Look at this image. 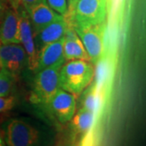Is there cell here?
Listing matches in <instances>:
<instances>
[{
	"instance_id": "obj_1",
	"label": "cell",
	"mask_w": 146,
	"mask_h": 146,
	"mask_svg": "<svg viewBox=\"0 0 146 146\" xmlns=\"http://www.w3.org/2000/svg\"><path fill=\"white\" fill-rule=\"evenodd\" d=\"M0 129L7 146H49L51 141L48 131L29 118H11Z\"/></svg>"
},
{
	"instance_id": "obj_2",
	"label": "cell",
	"mask_w": 146,
	"mask_h": 146,
	"mask_svg": "<svg viewBox=\"0 0 146 146\" xmlns=\"http://www.w3.org/2000/svg\"><path fill=\"white\" fill-rule=\"evenodd\" d=\"M94 76V65L90 61L65 60L59 71V87L76 98L91 84Z\"/></svg>"
},
{
	"instance_id": "obj_3",
	"label": "cell",
	"mask_w": 146,
	"mask_h": 146,
	"mask_svg": "<svg viewBox=\"0 0 146 146\" xmlns=\"http://www.w3.org/2000/svg\"><path fill=\"white\" fill-rule=\"evenodd\" d=\"M68 22L83 43L91 63L94 65L98 64L104 54L105 22L98 25L76 21Z\"/></svg>"
},
{
	"instance_id": "obj_4",
	"label": "cell",
	"mask_w": 146,
	"mask_h": 146,
	"mask_svg": "<svg viewBox=\"0 0 146 146\" xmlns=\"http://www.w3.org/2000/svg\"><path fill=\"white\" fill-rule=\"evenodd\" d=\"M68 7L65 18L69 21L98 25L106 21V0H73Z\"/></svg>"
},
{
	"instance_id": "obj_5",
	"label": "cell",
	"mask_w": 146,
	"mask_h": 146,
	"mask_svg": "<svg viewBox=\"0 0 146 146\" xmlns=\"http://www.w3.org/2000/svg\"><path fill=\"white\" fill-rule=\"evenodd\" d=\"M65 61H61L49 68L35 72L33 85L34 101L44 107L57 92L59 87V71Z\"/></svg>"
},
{
	"instance_id": "obj_6",
	"label": "cell",
	"mask_w": 146,
	"mask_h": 146,
	"mask_svg": "<svg viewBox=\"0 0 146 146\" xmlns=\"http://www.w3.org/2000/svg\"><path fill=\"white\" fill-rule=\"evenodd\" d=\"M45 108L58 123L64 124L70 122L76 113V98L59 88Z\"/></svg>"
},
{
	"instance_id": "obj_7",
	"label": "cell",
	"mask_w": 146,
	"mask_h": 146,
	"mask_svg": "<svg viewBox=\"0 0 146 146\" xmlns=\"http://www.w3.org/2000/svg\"><path fill=\"white\" fill-rule=\"evenodd\" d=\"M0 63L1 68L7 70L16 79L29 68V58L21 44L0 45Z\"/></svg>"
},
{
	"instance_id": "obj_8",
	"label": "cell",
	"mask_w": 146,
	"mask_h": 146,
	"mask_svg": "<svg viewBox=\"0 0 146 146\" xmlns=\"http://www.w3.org/2000/svg\"><path fill=\"white\" fill-rule=\"evenodd\" d=\"M16 10L20 19V42L29 58V69L33 72L36 67L37 57L34 33L26 10L22 7H18Z\"/></svg>"
},
{
	"instance_id": "obj_9",
	"label": "cell",
	"mask_w": 146,
	"mask_h": 146,
	"mask_svg": "<svg viewBox=\"0 0 146 146\" xmlns=\"http://www.w3.org/2000/svg\"><path fill=\"white\" fill-rule=\"evenodd\" d=\"M26 11L31 22L34 35L53 21L64 17L52 9L46 0H40L35 4L30 6L27 8Z\"/></svg>"
},
{
	"instance_id": "obj_10",
	"label": "cell",
	"mask_w": 146,
	"mask_h": 146,
	"mask_svg": "<svg viewBox=\"0 0 146 146\" xmlns=\"http://www.w3.org/2000/svg\"><path fill=\"white\" fill-rule=\"evenodd\" d=\"M7 44H21L19 14L10 5L0 21V45Z\"/></svg>"
},
{
	"instance_id": "obj_11",
	"label": "cell",
	"mask_w": 146,
	"mask_h": 146,
	"mask_svg": "<svg viewBox=\"0 0 146 146\" xmlns=\"http://www.w3.org/2000/svg\"><path fill=\"white\" fill-rule=\"evenodd\" d=\"M68 26L69 22L64 16L63 18L53 21L50 25L44 27L42 30L36 33L34 35L36 51L38 52L42 47L47 44L63 38Z\"/></svg>"
},
{
	"instance_id": "obj_12",
	"label": "cell",
	"mask_w": 146,
	"mask_h": 146,
	"mask_svg": "<svg viewBox=\"0 0 146 146\" xmlns=\"http://www.w3.org/2000/svg\"><path fill=\"white\" fill-rule=\"evenodd\" d=\"M63 37L47 44L37 52L36 67L33 72L49 68L58 62L65 61L63 56Z\"/></svg>"
},
{
	"instance_id": "obj_13",
	"label": "cell",
	"mask_w": 146,
	"mask_h": 146,
	"mask_svg": "<svg viewBox=\"0 0 146 146\" xmlns=\"http://www.w3.org/2000/svg\"><path fill=\"white\" fill-rule=\"evenodd\" d=\"M63 56L65 60L82 59L90 61L83 43L70 24L63 37Z\"/></svg>"
},
{
	"instance_id": "obj_14",
	"label": "cell",
	"mask_w": 146,
	"mask_h": 146,
	"mask_svg": "<svg viewBox=\"0 0 146 146\" xmlns=\"http://www.w3.org/2000/svg\"><path fill=\"white\" fill-rule=\"evenodd\" d=\"M95 114L87 110L80 108L75 113L70 122H72V129L76 135H85L93 127Z\"/></svg>"
},
{
	"instance_id": "obj_15",
	"label": "cell",
	"mask_w": 146,
	"mask_h": 146,
	"mask_svg": "<svg viewBox=\"0 0 146 146\" xmlns=\"http://www.w3.org/2000/svg\"><path fill=\"white\" fill-rule=\"evenodd\" d=\"M101 106V98L97 83H91V86L85 90L82 99L81 108L96 114Z\"/></svg>"
},
{
	"instance_id": "obj_16",
	"label": "cell",
	"mask_w": 146,
	"mask_h": 146,
	"mask_svg": "<svg viewBox=\"0 0 146 146\" xmlns=\"http://www.w3.org/2000/svg\"><path fill=\"white\" fill-rule=\"evenodd\" d=\"M16 78L7 70H0V97L10 95L15 84Z\"/></svg>"
},
{
	"instance_id": "obj_17",
	"label": "cell",
	"mask_w": 146,
	"mask_h": 146,
	"mask_svg": "<svg viewBox=\"0 0 146 146\" xmlns=\"http://www.w3.org/2000/svg\"><path fill=\"white\" fill-rule=\"evenodd\" d=\"M49 6L63 16H67L68 12L67 0H46Z\"/></svg>"
},
{
	"instance_id": "obj_18",
	"label": "cell",
	"mask_w": 146,
	"mask_h": 146,
	"mask_svg": "<svg viewBox=\"0 0 146 146\" xmlns=\"http://www.w3.org/2000/svg\"><path fill=\"white\" fill-rule=\"evenodd\" d=\"M16 98L11 95L0 97V113H4L11 110L16 106Z\"/></svg>"
},
{
	"instance_id": "obj_19",
	"label": "cell",
	"mask_w": 146,
	"mask_h": 146,
	"mask_svg": "<svg viewBox=\"0 0 146 146\" xmlns=\"http://www.w3.org/2000/svg\"><path fill=\"white\" fill-rule=\"evenodd\" d=\"M39 1L40 0H13L10 6L15 9H17L18 7H22L26 10L30 6L35 4Z\"/></svg>"
},
{
	"instance_id": "obj_20",
	"label": "cell",
	"mask_w": 146,
	"mask_h": 146,
	"mask_svg": "<svg viewBox=\"0 0 146 146\" xmlns=\"http://www.w3.org/2000/svg\"><path fill=\"white\" fill-rule=\"evenodd\" d=\"M9 3L7 2V0H0V21L2 19V17L3 16L5 11L8 7Z\"/></svg>"
},
{
	"instance_id": "obj_21",
	"label": "cell",
	"mask_w": 146,
	"mask_h": 146,
	"mask_svg": "<svg viewBox=\"0 0 146 146\" xmlns=\"http://www.w3.org/2000/svg\"><path fill=\"white\" fill-rule=\"evenodd\" d=\"M0 146H7L5 144V141L3 140V137L1 132V129H0Z\"/></svg>"
},
{
	"instance_id": "obj_22",
	"label": "cell",
	"mask_w": 146,
	"mask_h": 146,
	"mask_svg": "<svg viewBox=\"0 0 146 146\" xmlns=\"http://www.w3.org/2000/svg\"><path fill=\"white\" fill-rule=\"evenodd\" d=\"M73 0H67V2H68V6L69 5V4H71V3L72 2Z\"/></svg>"
},
{
	"instance_id": "obj_23",
	"label": "cell",
	"mask_w": 146,
	"mask_h": 146,
	"mask_svg": "<svg viewBox=\"0 0 146 146\" xmlns=\"http://www.w3.org/2000/svg\"><path fill=\"white\" fill-rule=\"evenodd\" d=\"M12 1H13V0H7V2H8V3H9V5H11V3H12Z\"/></svg>"
},
{
	"instance_id": "obj_24",
	"label": "cell",
	"mask_w": 146,
	"mask_h": 146,
	"mask_svg": "<svg viewBox=\"0 0 146 146\" xmlns=\"http://www.w3.org/2000/svg\"><path fill=\"white\" fill-rule=\"evenodd\" d=\"M0 70H1V63H0Z\"/></svg>"
}]
</instances>
